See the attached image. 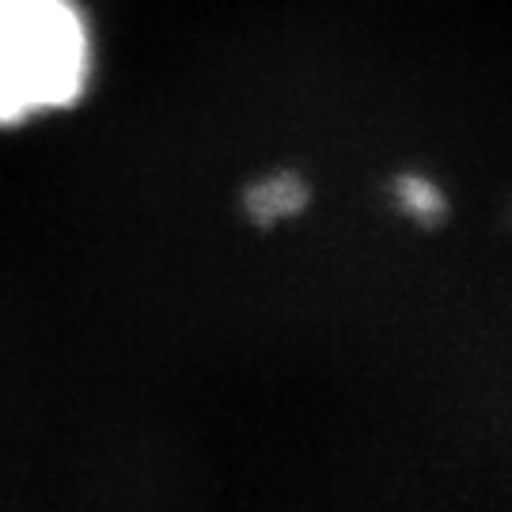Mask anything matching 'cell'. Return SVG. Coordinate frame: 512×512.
Segmentation results:
<instances>
[{"label": "cell", "instance_id": "1", "mask_svg": "<svg viewBox=\"0 0 512 512\" xmlns=\"http://www.w3.org/2000/svg\"><path fill=\"white\" fill-rule=\"evenodd\" d=\"M92 61V27L76 0H0V126L73 107Z\"/></svg>", "mask_w": 512, "mask_h": 512}]
</instances>
